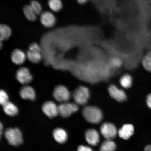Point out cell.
Here are the masks:
<instances>
[{
    "label": "cell",
    "instance_id": "1",
    "mask_svg": "<svg viewBox=\"0 0 151 151\" xmlns=\"http://www.w3.org/2000/svg\"><path fill=\"white\" fill-rule=\"evenodd\" d=\"M82 114L87 121L92 124H98L103 119V113L97 107L88 106L84 107L82 111Z\"/></svg>",
    "mask_w": 151,
    "mask_h": 151
},
{
    "label": "cell",
    "instance_id": "2",
    "mask_svg": "<svg viewBox=\"0 0 151 151\" xmlns=\"http://www.w3.org/2000/svg\"><path fill=\"white\" fill-rule=\"evenodd\" d=\"M4 135L8 143L12 146H18L23 142L22 134L18 128H7L5 132Z\"/></svg>",
    "mask_w": 151,
    "mask_h": 151
},
{
    "label": "cell",
    "instance_id": "3",
    "mask_svg": "<svg viewBox=\"0 0 151 151\" xmlns=\"http://www.w3.org/2000/svg\"><path fill=\"white\" fill-rule=\"evenodd\" d=\"M73 97L77 105H86L90 97L89 90L86 86H79L73 91Z\"/></svg>",
    "mask_w": 151,
    "mask_h": 151
},
{
    "label": "cell",
    "instance_id": "4",
    "mask_svg": "<svg viewBox=\"0 0 151 151\" xmlns=\"http://www.w3.org/2000/svg\"><path fill=\"white\" fill-rule=\"evenodd\" d=\"M78 107L76 103H62L58 106V114L63 118H68L73 113L78 111Z\"/></svg>",
    "mask_w": 151,
    "mask_h": 151
},
{
    "label": "cell",
    "instance_id": "5",
    "mask_svg": "<svg viewBox=\"0 0 151 151\" xmlns=\"http://www.w3.org/2000/svg\"><path fill=\"white\" fill-rule=\"evenodd\" d=\"M53 96L60 103L67 102L70 98V93L68 88L62 85H58L54 88Z\"/></svg>",
    "mask_w": 151,
    "mask_h": 151
},
{
    "label": "cell",
    "instance_id": "6",
    "mask_svg": "<svg viewBox=\"0 0 151 151\" xmlns=\"http://www.w3.org/2000/svg\"><path fill=\"white\" fill-rule=\"evenodd\" d=\"M41 50L39 45L33 43L29 45V50L26 52V56L30 61L34 63H37L41 60Z\"/></svg>",
    "mask_w": 151,
    "mask_h": 151
},
{
    "label": "cell",
    "instance_id": "7",
    "mask_svg": "<svg viewBox=\"0 0 151 151\" xmlns=\"http://www.w3.org/2000/svg\"><path fill=\"white\" fill-rule=\"evenodd\" d=\"M100 130L102 135L106 139L112 140L117 135V130L116 126L111 123L105 122L102 124Z\"/></svg>",
    "mask_w": 151,
    "mask_h": 151
},
{
    "label": "cell",
    "instance_id": "8",
    "mask_svg": "<svg viewBox=\"0 0 151 151\" xmlns=\"http://www.w3.org/2000/svg\"><path fill=\"white\" fill-rule=\"evenodd\" d=\"M108 91L111 97L120 102L126 101L127 99L125 92L114 85L112 84L109 86Z\"/></svg>",
    "mask_w": 151,
    "mask_h": 151
},
{
    "label": "cell",
    "instance_id": "9",
    "mask_svg": "<svg viewBox=\"0 0 151 151\" xmlns=\"http://www.w3.org/2000/svg\"><path fill=\"white\" fill-rule=\"evenodd\" d=\"M17 80L21 84H27L32 80L33 77L27 68L22 67L17 71L16 75Z\"/></svg>",
    "mask_w": 151,
    "mask_h": 151
},
{
    "label": "cell",
    "instance_id": "10",
    "mask_svg": "<svg viewBox=\"0 0 151 151\" xmlns=\"http://www.w3.org/2000/svg\"><path fill=\"white\" fill-rule=\"evenodd\" d=\"M42 110L44 114L48 117H55L58 114V106L53 102L48 101L43 104Z\"/></svg>",
    "mask_w": 151,
    "mask_h": 151
},
{
    "label": "cell",
    "instance_id": "11",
    "mask_svg": "<svg viewBox=\"0 0 151 151\" xmlns=\"http://www.w3.org/2000/svg\"><path fill=\"white\" fill-rule=\"evenodd\" d=\"M40 20L42 25L47 28L53 27L56 23L55 16L52 12L48 11H44L41 13Z\"/></svg>",
    "mask_w": 151,
    "mask_h": 151
},
{
    "label": "cell",
    "instance_id": "12",
    "mask_svg": "<svg viewBox=\"0 0 151 151\" xmlns=\"http://www.w3.org/2000/svg\"><path fill=\"white\" fill-rule=\"evenodd\" d=\"M85 137L87 142L91 146H97L99 142V134L95 129H90L87 130L85 133Z\"/></svg>",
    "mask_w": 151,
    "mask_h": 151
},
{
    "label": "cell",
    "instance_id": "13",
    "mask_svg": "<svg viewBox=\"0 0 151 151\" xmlns=\"http://www.w3.org/2000/svg\"><path fill=\"white\" fill-rule=\"evenodd\" d=\"M52 134L55 140L60 144L65 143L67 140L68 136L67 132L63 128H55Z\"/></svg>",
    "mask_w": 151,
    "mask_h": 151
},
{
    "label": "cell",
    "instance_id": "14",
    "mask_svg": "<svg viewBox=\"0 0 151 151\" xmlns=\"http://www.w3.org/2000/svg\"><path fill=\"white\" fill-rule=\"evenodd\" d=\"M26 54L19 49L14 50L11 55V59L14 63L17 65H22L25 61Z\"/></svg>",
    "mask_w": 151,
    "mask_h": 151
},
{
    "label": "cell",
    "instance_id": "15",
    "mask_svg": "<svg viewBox=\"0 0 151 151\" xmlns=\"http://www.w3.org/2000/svg\"><path fill=\"white\" fill-rule=\"evenodd\" d=\"M20 95L22 99L34 101L35 99L36 94L35 90L31 86H25L21 88Z\"/></svg>",
    "mask_w": 151,
    "mask_h": 151
},
{
    "label": "cell",
    "instance_id": "16",
    "mask_svg": "<svg viewBox=\"0 0 151 151\" xmlns=\"http://www.w3.org/2000/svg\"><path fill=\"white\" fill-rule=\"evenodd\" d=\"M134 127L131 124H126L119 130V136L121 138L127 140L134 133Z\"/></svg>",
    "mask_w": 151,
    "mask_h": 151
},
{
    "label": "cell",
    "instance_id": "17",
    "mask_svg": "<svg viewBox=\"0 0 151 151\" xmlns=\"http://www.w3.org/2000/svg\"><path fill=\"white\" fill-rule=\"evenodd\" d=\"M3 106L4 111L8 116H14L18 114V109L14 104L9 101Z\"/></svg>",
    "mask_w": 151,
    "mask_h": 151
},
{
    "label": "cell",
    "instance_id": "18",
    "mask_svg": "<svg viewBox=\"0 0 151 151\" xmlns=\"http://www.w3.org/2000/svg\"><path fill=\"white\" fill-rule=\"evenodd\" d=\"M23 11L25 16L28 20L34 22L36 20L37 14L29 5H25L23 7Z\"/></svg>",
    "mask_w": 151,
    "mask_h": 151
},
{
    "label": "cell",
    "instance_id": "19",
    "mask_svg": "<svg viewBox=\"0 0 151 151\" xmlns=\"http://www.w3.org/2000/svg\"><path fill=\"white\" fill-rule=\"evenodd\" d=\"M116 148V143L112 140L106 139L102 143L100 151H115Z\"/></svg>",
    "mask_w": 151,
    "mask_h": 151
},
{
    "label": "cell",
    "instance_id": "20",
    "mask_svg": "<svg viewBox=\"0 0 151 151\" xmlns=\"http://www.w3.org/2000/svg\"><path fill=\"white\" fill-rule=\"evenodd\" d=\"M0 39L1 41L6 40L10 37L11 31L9 26L4 24H1Z\"/></svg>",
    "mask_w": 151,
    "mask_h": 151
},
{
    "label": "cell",
    "instance_id": "21",
    "mask_svg": "<svg viewBox=\"0 0 151 151\" xmlns=\"http://www.w3.org/2000/svg\"><path fill=\"white\" fill-rule=\"evenodd\" d=\"M133 80L132 77L129 74H126L122 76L120 78L121 85L124 88H128L132 86Z\"/></svg>",
    "mask_w": 151,
    "mask_h": 151
},
{
    "label": "cell",
    "instance_id": "22",
    "mask_svg": "<svg viewBox=\"0 0 151 151\" xmlns=\"http://www.w3.org/2000/svg\"><path fill=\"white\" fill-rule=\"evenodd\" d=\"M48 5L50 8L55 12L61 10L63 7L61 0H48Z\"/></svg>",
    "mask_w": 151,
    "mask_h": 151
},
{
    "label": "cell",
    "instance_id": "23",
    "mask_svg": "<svg viewBox=\"0 0 151 151\" xmlns=\"http://www.w3.org/2000/svg\"><path fill=\"white\" fill-rule=\"evenodd\" d=\"M30 6L37 15L41 14L42 10V7L40 4L37 1H31Z\"/></svg>",
    "mask_w": 151,
    "mask_h": 151
},
{
    "label": "cell",
    "instance_id": "24",
    "mask_svg": "<svg viewBox=\"0 0 151 151\" xmlns=\"http://www.w3.org/2000/svg\"><path fill=\"white\" fill-rule=\"evenodd\" d=\"M143 67L146 70L151 72V57L146 55L143 57L142 61Z\"/></svg>",
    "mask_w": 151,
    "mask_h": 151
},
{
    "label": "cell",
    "instance_id": "25",
    "mask_svg": "<svg viewBox=\"0 0 151 151\" xmlns=\"http://www.w3.org/2000/svg\"><path fill=\"white\" fill-rule=\"evenodd\" d=\"M8 94L5 91L1 90L0 92V103L2 105H4L9 102Z\"/></svg>",
    "mask_w": 151,
    "mask_h": 151
},
{
    "label": "cell",
    "instance_id": "26",
    "mask_svg": "<svg viewBox=\"0 0 151 151\" xmlns=\"http://www.w3.org/2000/svg\"><path fill=\"white\" fill-rule=\"evenodd\" d=\"M111 65L115 67H119L122 65V62L119 58H112L111 61Z\"/></svg>",
    "mask_w": 151,
    "mask_h": 151
},
{
    "label": "cell",
    "instance_id": "27",
    "mask_svg": "<svg viewBox=\"0 0 151 151\" xmlns=\"http://www.w3.org/2000/svg\"><path fill=\"white\" fill-rule=\"evenodd\" d=\"M77 151H93L91 148L84 145H80L77 148Z\"/></svg>",
    "mask_w": 151,
    "mask_h": 151
},
{
    "label": "cell",
    "instance_id": "28",
    "mask_svg": "<svg viewBox=\"0 0 151 151\" xmlns=\"http://www.w3.org/2000/svg\"><path fill=\"white\" fill-rule=\"evenodd\" d=\"M146 103L147 106L151 109V93L147 96L146 99Z\"/></svg>",
    "mask_w": 151,
    "mask_h": 151
},
{
    "label": "cell",
    "instance_id": "29",
    "mask_svg": "<svg viewBox=\"0 0 151 151\" xmlns=\"http://www.w3.org/2000/svg\"><path fill=\"white\" fill-rule=\"evenodd\" d=\"M77 1L80 4L84 5L85 4L87 3L89 0H77Z\"/></svg>",
    "mask_w": 151,
    "mask_h": 151
},
{
    "label": "cell",
    "instance_id": "30",
    "mask_svg": "<svg viewBox=\"0 0 151 151\" xmlns=\"http://www.w3.org/2000/svg\"><path fill=\"white\" fill-rule=\"evenodd\" d=\"M144 151H151V145H147L145 147Z\"/></svg>",
    "mask_w": 151,
    "mask_h": 151
},
{
    "label": "cell",
    "instance_id": "31",
    "mask_svg": "<svg viewBox=\"0 0 151 151\" xmlns=\"http://www.w3.org/2000/svg\"><path fill=\"white\" fill-rule=\"evenodd\" d=\"M147 55H148L151 57V50H150V51H149L147 52Z\"/></svg>",
    "mask_w": 151,
    "mask_h": 151
},
{
    "label": "cell",
    "instance_id": "32",
    "mask_svg": "<svg viewBox=\"0 0 151 151\" xmlns=\"http://www.w3.org/2000/svg\"></svg>",
    "mask_w": 151,
    "mask_h": 151
}]
</instances>
